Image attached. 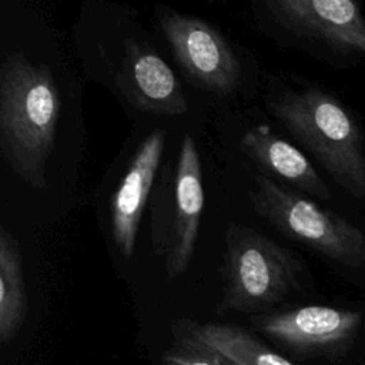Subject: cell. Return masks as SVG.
<instances>
[{
  "label": "cell",
  "instance_id": "3",
  "mask_svg": "<svg viewBox=\"0 0 365 365\" xmlns=\"http://www.w3.org/2000/svg\"><path fill=\"white\" fill-rule=\"evenodd\" d=\"M304 264L252 227L230 224L225 230L221 312L259 314L284 301L298 288Z\"/></svg>",
  "mask_w": 365,
  "mask_h": 365
},
{
  "label": "cell",
  "instance_id": "13",
  "mask_svg": "<svg viewBox=\"0 0 365 365\" xmlns=\"http://www.w3.org/2000/svg\"><path fill=\"white\" fill-rule=\"evenodd\" d=\"M29 311L23 258L16 238L0 227V341L7 344L20 331Z\"/></svg>",
  "mask_w": 365,
  "mask_h": 365
},
{
  "label": "cell",
  "instance_id": "6",
  "mask_svg": "<svg viewBox=\"0 0 365 365\" xmlns=\"http://www.w3.org/2000/svg\"><path fill=\"white\" fill-rule=\"evenodd\" d=\"M155 19L175 61L192 84L220 96L238 88L240 60L215 26L165 6L155 7Z\"/></svg>",
  "mask_w": 365,
  "mask_h": 365
},
{
  "label": "cell",
  "instance_id": "14",
  "mask_svg": "<svg viewBox=\"0 0 365 365\" xmlns=\"http://www.w3.org/2000/svg\"><path fill=\"white\" fill-rule=\"evenodd\" d=\"M175 344L164 354L163 361L174 365H235L180 325H175Z\"/></svg>",
  "mask_w": 365,
  "mask_h": 365
},
{
  "label": "cell",
  "instance_id": "2",
  "mask_svg": "<svg viewBox=\"0 0 365 365\" xmlns=\"http://www.w3.org/2000/svg\"><path fill=\"white\" fill-rule=\"evenodd\" d=\"M265 106L342 190L365 200V134L338 98L318 87H272Z\"/></svg>",
  "mask_w": 365,
  "mask_h": 365
},
{
  "label": "cell",
  "instance_id": "1",
  "mask_svg": "<svg viewBox=\"0 0 365 365\" xmlns=\"http://www.w3.org/2000/svg\"><path fill=\"white\" fill-rule=\"evenodd\" d=\"M60 93L50 68L11 53L0 64V150L27 185H47V164L56 145Z\"/></svg>",
  "mask_w": 365,
  "mask_h": 365
},
{
  "label": "cell",
  "instance_id": "4",
  "mask_svg": "<svg viewBox=\"0 0 365 365\" xmlns=\"http://www.w3.org/2000/svg\"><path fill=\"white\" fill-rule=\"evenodd\" d=\"M254 211L282 235L344 267L365 262V235L356 225L264 174L254 175Z\"/></svg>",
  "mask_w": 365,
  "mask_h": 365
},
{
  "label": "cell",
  "instance_id": "5",
  "mask_svg": "<svg viewBox=\"0 0 365 365\" xmlns=\"http://www.w3.org/2000/svg\"><path fill=\"white\" fill-rule=\"evenodd\" d=\"M255 13L279 43L365 53V16L352 0H262Z\"/></svg>",
  "mask_w": 365,
  "mask_h": 365
},
{
  "label": "cell",
  "instance_id": "7",
  "mask_svg": "<svg viewBox=\"0 0 365 365\" xmlns=\"http://www.w3.org/2000/svg\"><path fill=\"white\" fill-rule=\"evenodd\" d=\"M362 322L355 311L307 305L259 317L257 328L295 354H334L349 345Z\"/></svg>",
  "mask_w": 365,
  "mask_h": 365
},
{
  "label": "cell",
  "instance_id": "15",
  "mask_svg": "<svg viewBox=\"0 0 365 365\" xmlns=\"http://www.w3.org/2000/svg\"><path fill=\"white\" fill-rule=\"evenodd\" d=\"M163 364H164V365H174V364H170V362H165V361H163Z\"/></svg>",
  "mask_w": 365,
  "mask_h": 365
},
{
  "label": "cell",
  "instance_id": "9",
  "mask_svg": "<svg viewBox=\"0 0 365 365\" xmlns=\"http://www.w3.org/2000/svg\"><path fill=\"white\" fill-rule=\"evenodd\" d=\"M165 131H150L134 150L110 198V230L114 245L128 261L135 248L144 207L161 164Z\"/></svg>",
  "mask_w": 365,
  "mask_h": 365
},
{
  "label": "cell",
  "instance_id": "11",
  "mask_svg": "<svg viewBox=\"0 0 365 365\" xmlns=\"http://www.w3.org/2000/svg\"><path fill=\"white\" fill-rule=\"evenodd\" d=\"M241 151L271 178L277 177L282 184L299 190L318 200H329L331 191L317 173L307 155L269 131L268 127L257 125L247 130L240 140Z\"/></svg>",
  "mask_w": 365,
  "mask_h": 365
},
{
  "label": "cell",
  "instance_id": "8",
  "mask_svg": "<svg viewBox=\"0 0 365 365\" xmlns=\"http://www.w3.org/2000/svg\"><path fill=\"white\" fill-rule=\"evenodd\" d=\"M171 201L173 214L161 252L165 254L167 275L175 278L184 274L191 262L204 210L200 155L195 141L188 134L184 135L180 145Z\"/></svg>",
  "mask_w": 365,
  "mask_h": 365
},
{
  "label": "cell",
  "instance_id": "12",
  "mask_svg": "<svg viewBox=\"0 0 365 365\" xmlns=\"http://www.w3.org/2000/svg\"><path fill=\"white\" fill-rule=\"evenodd\" d=\"M177 325L235 365H295L241 327L214 322L197 324L185 319Z\"/></svg>",
  "mask_w": 365,
  "mask_h": 365
},
{
  "label": "cell",
  "instance_id": "10",
  "mask_svg": "<svg viewBox=\"0 0 365 365\" xmlns=\"http://www.w3.org/2000/svg\"><path fill=\"white\" fill-rule=\"evenodd\" d=\"M115 81L140 110L181 115L188 110L181 84L171 67L148 46L128 41Z\"/></svg>",
  "mask_w": 365,
  "mask_h": 365
}]
</instances>
